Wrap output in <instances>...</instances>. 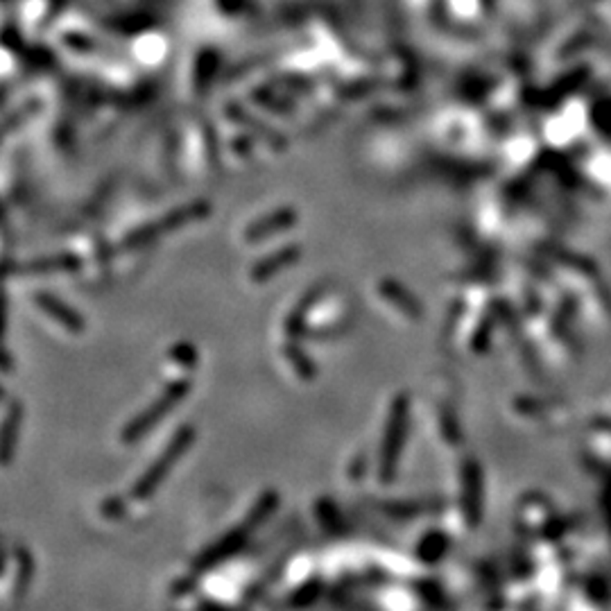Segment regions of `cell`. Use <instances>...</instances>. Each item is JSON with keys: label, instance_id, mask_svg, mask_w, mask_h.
Listing matches in <instances>:
<instances>
[{"label": "cell", "instance_id": "7a4b0ae2", "mask_svg": "<svg viewBox=\"0 0 611 611\" xmlns=\"http://www.w3.org/2000/svg\"><path fill=\"white\" fill-rule=\"evenodd\" d=\"M407 410H410V399L407 395H399L390 407L381 456H378V478L383 482H392L396 476V467H399L407 437Z\"/></svg>", "mask_w": 611, "mask_h": 611}, {"label": "cell", "instance_id": "ba28073f", "mask_svg": "<svg viewBox=\"0 0 611 611\" xmlns=\"http://www.w3.org/2000/svg\"><path fill=\"white\" fill-rule=\"evenodd\" d=\"M286 356L290 360L292 364H295V374L301 378V381H312L315 378V364H312L311 358H306L304 353L300 352V349L295 347H288L286 349Z\"/></svg>", "mask_w": 611, "mask_h": 611}, {"label": "cell", "instance_id": "4fadbf2b", "mask_svg": "<svg viewBox=\"0 0 611 611\" xmlns=\"http://www.w3.org/2000/svg\"><path fill=\"white\" fill-rule=\"evenodd\" d=\"M204 611H234V609H225L222 605H204Z\"/></svg>", "mask_w": 611, "mask_h": 611}, {"label": "cell", "instance_id": "3957f363", "mask_svg": "<svg viewBox=\"0 0 611 611\" xmlns=\"http://www.w3.org/2000/svg\"><path fill=\"white\" fill-rule=\"evenodd\" d=\"M188 390H191V383L188 381H177V383H173V385H168V390H165L153 406L145 407L141 415H136L134 419L125 426V430H122V442L134 444L136 439L148 435L150 430H153L154 426L159 424V421L163 419V416L168 415V412L188 395Z\"/></svg>", "mask_w": 611, "mask_h": 611}, {"label": "cell", "instance_id": "9c48e42d", "mask_svg": "<svg viewBox=\"0 0 611 611\" xmlns=\"http://www.w3.org/2000/svg\"><path fill=\"white\" fill-rule=\"evenodd\" d=\"M378 510L385 511L390 519H416V514L421 511V505L415 500H404V503H381Z\"/></svg>", "mask_w": 611, "mask_h": 611}, {"label": "cell", "instance_id": "5b68a950", "mask_svg": "<svg viewBox=\"0 0 611 611\" xmlns=\"http://www.w3.org/2000/svg\"><path fill=\"white\" fill-rule=\"evenodd\" d=\"M21 419H23V407L18 401H12L7 406V412H5L3 419V462L9 464L14 458V448H16L18 442V433H21Z\"/></svg>", "mask_w": 611, "mask_h": 611}, {"label": "cell", "instance_id": "277c9868", "mask_svg": "<svg viewBox=\"0 0 611 611\" xmlns=\"http://www.w3.org/2000/svg\"><path fill=\"white\" fill-rule=\"evenodd\" d=\"M248 530L249 528L231 530V532H226L225 537L217 539L216 543H211V546L197 557L195 564H193L195 571H211L213 566H217V564L226 562L229 557H234L236 553H240V548L248 543Z\"/></svg>", "mask_w": 611, "mask_h": 611}, {"label": "cell", "instance_id": "7c38bea8", "mask_svg": "<svg viewBox=\"0 0 611 611\" xmlns=\"http://www.w3.org/2000/svg\"><path fill=\"white\" fill-rule=\"evenodd\" d=\"M317 598H320V585H317V582H312L311 586H304V589H301L300 594L292 598V603H295L297 607H308V605L315 603Z\"/></svg>", "mask_w": 611, "mask_h": 611}, {"label": "cell", "instance_id": "52a82bcc", "mask_svg": "<svg viewBox=\"0 0 611 611\" xmlns=\"http://www.w3.org/2000/svg\"><path fill=\"white\" fill-rule=\"evenodd\" d=\"M279 505V496L277 491H265L263 496H260L258 500H256V505L249 511V519H248V528H258L263 521H268L269 516L274 514V510H277Z\"/></svg>", "mask_w": 611, "mask_h": 611}, {"label": "cell", "instance_id": "6da1fadb", "mask_svg": "<svg viewBox=\"0 0 611 611\" xmlns=\"http://www.w3.org/2000/svg\"><path fill=\"white\" fill-rule=\"evenodd\" d=\"M193 442H195V428H193V426H182V428L173 435L168 447L159 453V458H156L153 464H150L148 471L139 478V482H136L134 490H132L134 499L139 500L150 499V496L156 491V487H159L161 482L168 478V473L173 471L177 459L186 456V451L193 447Z\"/></svg>", "mask_w": 611, "mask_h": 611}, {"label": "cell", "instance_id": "30bf717a", "mask_svg": "<svg viewBox=\"0 0 611 611\" xmlns=\"http://www.w3.org/2000/svg\"><path fill=\"white\" fill-rule=\"evenodd\" d=\"M439 551H442V539H439V534H428V537H424L419 542L415 555H419L424 562H433L439 557Z\"/></svg>", "mask_w": 611, "mask_h": 611}, {"label": "cell", "instance_id": "8fae6325", "mask_svg": "<svg viewBox=\"0 0 611 611\" xmlns=\"http://www.w3.org/2000/svg\"><path fill=\"white\" fill-rule=\"evenodd\" d=\"M317 514H320V521L321 525H324L326 530H335L342 525V521H340V511L335 508L333 500H321L320 505H317Z\"/></svg>", "mask_w": 611, "mask_h": 611}, {"label": "cell", "instance_id": "8992f818", "mask_svg": "<svg viewBox=\"0 0 611 611\" xmlns=\"http://www.w3.org/2000/svg\"><path fill=\"white\" fill-rule=\"evenodd\" d=\"M12 557L16 560V585H14V594L23 595V594H26L27 585H30V580H32L35 562H32V555L23 546L14 548Z\"/></svg>", "mask_w": 611, "mask_h": 611}]
</instances>
